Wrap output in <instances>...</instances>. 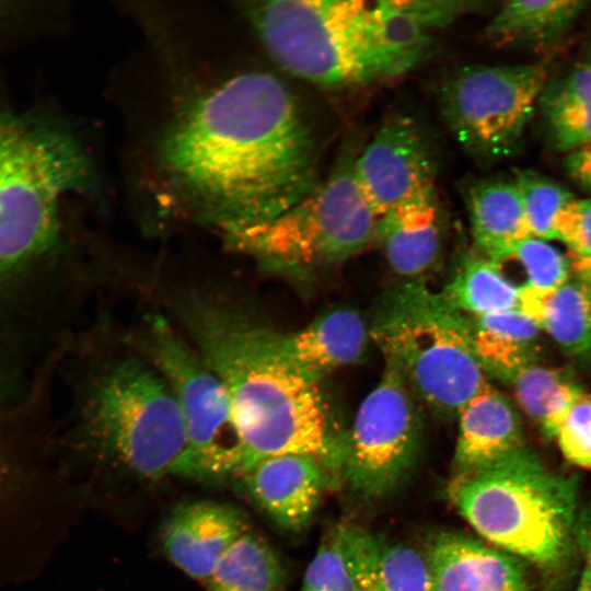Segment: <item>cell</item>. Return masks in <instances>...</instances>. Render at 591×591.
<instances>
[{
  "instance_id": "obj_1",
  "label": "cell",
  "mask_w": 591,
  "mask_h": 591,
  "mask_svg": "<svg viewBox=\"0 0 591 591\" xmlns=\"http://www.w3.org/2000/svg\"><path fill=\"white\" fill-rule=\"evenodd\" d=\"M160 161L169 188L221 231L268 221L321 183L303 107L262 71L231 77L190 103L164 135Z\"/></svg>"
},
{
  "instance_id": "obj_2",
  "label": "cell",
  "mask_w": 591,
  "mask_h": 591,
  "mask_svg": "<svg viewBox=\"0 0 591 591\" xmlns=\"http://www.w3.org/2000/svg\"><path fill=\"white\" fill-rule=\"evenodd\" d=\"M183 318L229 395L245 448L244 473L282 454H310L341 473L346 438L334 427L318 382L281 355L277 332L210 301L188 302Z\"/></svg>"
},
{
  "instance_id": "obj_3",
  "label": "cell",
  "mask_w": 591,
  "mask_h": 591,
  "mask_svg": "<svg viewBox=\"0 0 591 591\" xmlns=\"http://www.w3.org/2000/svg\"><path fill=\"white\" fill-rule=\"evenodd\" d=\"M92 165L66 126L0 109V281L47 254L59 235V206L92 184Z\"/></svg>"
},
{
  "instance_id": "obj_4",
  "label": "cell",
  "mask_w": 591,
  "mask_h": 591,
  "mask_svg": "<svg viewBox=\"0 0 591 591\" xmlns=\"http://www.w3.org/2000/svg\"><path fill=\"white\" fill-rule=\"evenodd\" d=\"M247 15L277 65L320 88L364 86L410 70L382 44L363 1H260Z\"/></svg>"
},
{
  "instance_id": "obj_5",
  "label": "cell",
  "mask_w": 591,
  "mask_h": 591,
  "mask_svg": "<svg viewBox=\"0 0 591 591\" xmlns=\"http://www.w3.org/2000/svg\"><path fill=\"white\" fill-rule=\"evenodd\" d=\"M451 495L471 526L509 553L545 568L570 553L577 483L551 472L524 445L451 485Z\"/></svg>"
},
{
  "instance_id": "obj_6",
  "label": "cell",
  "mask_w": 591,
  "mask_h": 591,
  "mask_svg": "<svg viewBox=\"0 0 591 591\" xmlns=\"http://www.w3.org/2000/svg\"><path fill=\"white\" fill-rule=\"evenodd\" d=\"M370 335L412 392L440 416L457 415L488 383L475 352L470 316L442 292L416 280L386 293Z\"/></svg>"
},
{
  "instance_id": "obj_7",
  "label": "cell",
  "mask_w": 591,
  "mask_h": 591,
  "mask_svg": "<svg viewBox=\"0 0 591 591\" xmlns=\"http://www.w3.org/2000/svg\"><path fill=\"white\" fill-rule=\"evenodd\" d=\"M346 153L301 201L260 223L222 231L228 247L273 271L302 273L344 262L374 242L378 217Z\"/></svg>"
},
{
  "instance_id": "obj_8",
  "label": "cell",
  "mask_w": 591,
  "mask_h": 591,
  "mask_svg": "<svg viewBox=\"0 0 591 591\" xmlns=\"http://www.w3.org/2000/svg\"><path fill=\"white\" fill-rule=\"evenodd\" d=\"M86 403L85 432L100 451L142 478L192 477L183 419L161 374L124 359L97 380Z\"/></svg>"
},
{
  "instance_id": "obj_9",
  "label": "cell",
  "mask_w": 591,
  "mask_h": 591,
  "mask_svg": "<svg viewBox=\"0 0 591 591\" xmlns=\"http://www.w3.org/2000/svg\"><path fill=\"white\" fill-rule=\"evenodd\" d=\"M544 63L471 65L449 72L437 102L461 147L485 163L517 154L546 85Z\"/></svg>"
},
{
  "instance_id": "obj_10",
  "label": "cell",
  "mask_w": 591,
  "mask_h": 591,
  "mask_svg": "<svg viewBox=\"0 0 591 591\" xmlns=\"http://www.w3.org/2000/svg\"><path fill=\"white\" fill-rule=\"evenodd\" d=\"M147 333L153 361L183 419L192 477L241 476L245 448L224 385L163 317L154 316Z\"/></svg>"
},
{
  "instance_id": "obj_11",
  "label": "cell",
  "mask_w": 591,
  "mask_h": 591,
  "mask_svg": "<svg viewBox=\"0 0 591 591\" xmlns=\"http://www.w3.org/2000/svg\"><path fill=\"white\" fill-rule=\"evenodd\" d=\"M414 394L389 360L378 384L361 402L345 440L341 473L364 499H378L409 471L419 448L420 419Z\"/></svg>"
},
{
  "instance_id": "obj_12",
  "label": "cell",
  "mask_w": 591,
  "mask_h": 591,
  "mask_svg": "<svg viewBox=\"0 0 591 591\" xmlns=\"http://www.w3.org/2000/svg\"><path fill=\"white\" fill-rule=\"evenodd\" d=\"M437 172L432 141L407 115L383 123L354 162L358 187L376 217L433 186Z\"/></svg>"
},
{
  "instance_id": "obj_13",
  "label": "cell",
  "mask_w": 591,
  "mask_h": 591,
  "mask_svg": "<svg viewBox=\"0 0 591 591\" xmlns=\"http://www.w3.org/2000/svg\"><path fill=\"white\" fill-rule=\"evenodd\" d=\"M334 473L310 454L264 459L241 477L253 501L281 529L303 530L314 515Z\"/></svg>"
},
{
  "instance_id": "obj_14",
  "label": "cell",
  "mask_w": 591,
  "mask_h": 591,
  "mask_svg": "<svg viewBox=\"0 0 591 591\" xmlns=\"http://www.w3.org/2000/svg\"><path fill=\"white\" fill-rule=\"evenodd\" d=\"M246 531L243 514L215 501L179 506L165 520L161 544L169 560L188 577L207 581L227 549Z\"/></svg>"
},
{
  "instance_id": "obj_15",
  "label": "cell",
  "mask_w": 591,
  "mask_h": 591,
  "mask_svg": "<svg viewBox=\"0 0 591 591\" xmlns=\"http://www.w3.org/2000/svg\"><path fill=\"white\" fill-rule=\"evenodd\" d=\"M459 434L452 461L457 484L523 445L521 422L511 402L487 383L457 413Z\"/></svg>"
},
{
  "instance_id": "obj_16",
  "label": "cell",
  "mask_w": 591,
  "mask_h": 591,
  "mask_svg": "<svg viewBox=\"0 0 591 591\" xmlns=\"http://www.w3.org/2000/svg\"><path fill=\"white\" fill-rule=\"evenodd\" d=\"M443 215L436 185L378 217L374 242L398 275L415 278L434 263L442 240Z\"/></svg>"
},
{
  "instance_id": "obj_17",
  "label": "cell",
  "mask_w": 591,
  "mask_h": 591,
  "mask_svg": "<svg viewBox=\"0 0 591 591\" xmlns=\"http://www.w3.org/2000/svg\"><path fill=\"white\" fill-rule=\"evenodd\" d=\"M433 591H526L521 566L473 538L442 533L427 553Z\"/></svg>"
},
{
  "instance_id": "obj_18",
  "label": "cell",
  "mask_w": 591,
  "mask_h": 591,
  "mask_svg": "<svg viewBox=\"0 0 591 591\" xmlns=\"http://www.w3.org/2000/svg\"><path fill=\"white\" fill-rule=\"evenodd\" d=\"M37 474L0 439V587L31 578Z\"/></svg>"
},
{
  "instance_id": "obj_19",
  "label": "cell",
  "mask_w": 591,
  "mask_h": 591,
  "mask_svg": "<svg viewBox=\"0 0 591 591\" xmlns=\"http://www.w3.org/2000/svg\"><path fill=\"white\" fill-rule=\"evenodd\" d=\"M370 329L352 309H335L302 329L277 333L286 360L305 378L318 382L331 371L358 361L367 350Z\"/></svg>"
},
{
  "instance_id": "obj_20",
  "label": "cell",
  "mask_w": 591,
  "mask_h": 591,
  "mask_svg": "<svg viewBox=\"0 0 591 591\" xmlns=\"http://www.w3.org/2000/svg\"><path fill=\"white\" fill-rule=\"evenodd\" d=\"M379 548L362 528L336 524L322 538L298 591H373Z\"/></svg>"
},
{
  "instance_id": "obj_21",
  "label": "cell",
  "mask_w": 591,
  "mask_h": 591,
  "mask_svg": "<svg viewBox=\"0 0 591 591\" xmlns=\"http://www.w3.org/2000/svg\"><path fill=\"white\" fill-rule=\"evenodd\" d=\"M589 1L512 0L502 3L485 27L496 47L547 51L569 32Z\"/></svg>"
},
{
  "instance_id": "obj_22",
  "label": "cell",
  "mask_w": 591,
  "mask_h": 591,
  "mask_svg": "<svg viewBox=\"0 0 591 591\" xmlns=\"http://www.w3.org/2000/svg\"><path fill=\"white\" fill-rule=\"evenodd\" d=\"M466 205L474 244L501 264L522 241L532 237L514 181L487 178L472 184Z\"/></svg>"
},
{
  "instance_id": "obj_23",
  "label": "cell",
  "mask_w": 591,
  "mask_h": 591,
  "mask_svg": "<svg viewBox=\"0 0 591 591\" xmlns=\"http://www.w3.org/2000/svg\"><path fill=\"white\" fill-rule=\"evenodd\" d=\"M520 310L570 354L591 349V294L576 281L520 287Z\"/></svg>"
},
{
  "instance_id": "obj_24",
  "label": "cell",
  "mask_w": 591,
  "mask_h": 591,
  "mask_svg": "<svg viewBox=\"0 0 591 591\" xmlns=\"http://www.w3.org/2000/svg\"><path fill=\"white\" fill-rule=\"evenodd\" d=\"M470 323L485 373L509 381L519 370L536 362L541 329L521 310L470 316Z\"/></svg>"
},
{
  "instance_id": "obj_25",
  "label": "cell",
  "mask_w": 591,
  "mask_h": 591,
  "mask_svg": "<svg viewBox=\"0 0 591 591\" xmlns=\"http://www.w3.org/2000/svg\"><path fill=\"white\" fill-rule=\"evenodd\" d=\"M442 294L468 316H483L520 310V287L501 264L484 256L466 257Z\"/></svg>"
},
{
  "instance_id": "obj_26",
  "label": "cell",
  "mask_w": 591,
  "mask_h": 591,
  "mask_svg": "<svg viewBox=\"0 0 591 591\" xmlns=\"http://www.w3.org/2000/svg\"><path fill=\"white\" fill-rule=\"evenodd\" d=\"M283 580L275 551L248 530L227 549L206 582L209 591H283Z\"/></svg>"
},
{
  "instance_id": "obj_27",
  "label": "cell",
  "mask_w": 591,
  "mask_h": 591,
  "mask_svg": "<svg viewBox=\"0 0 591 591\" xmlns=\"http://www.w3.org/2000/svg\"><path fill=\"white\" fill-rule=\"evenodd\" d=\"M508 382L520 407L547 438L555 437L583 391L564 371L536 362L519 370Z\"/></svg>"
},
{
  "instance_id": "obj_28",
  "label": "cell",
  "mask_w": 591,
  "mask_h": 591,
  "mask_svg": "<svg viewBox=\"0 0 591 591\" xmlns=\"http://www.w3.org/2000/svg\"><path fill=\"white\" fill-rule=\"evenodd\" d=\"M371 15L382 44L410 70L432 53L434 39L431 33L417 22L399 0L374 3Z\"/></svg>"
},
{
  "instance_id": "obj_29",
  "label": "cell",
  "mask_w": 591,
  "mask_h": 591,
  "mask_svg": "<svg viewBox=\"0 0 591 591\" xmlns=\"http://www.w3.org/2000/svg\"><path fill=\"white\" fill-rule=\"evenodd\" d=\"M513 181L521 196L531 236L543 241L555 240L554 220L575 196L560 184L531 170L518 171Z\"/></svg>"
},
{
  "instance_id": "obj_30",
  "label": "cell",
  "mask_w": 591,
  "mask_h": 591,
  "mask_svg": "<svg viewBox=\"0 0 591 591\" xmlns=\"http://www.w3.org/2000/svg\"><path fill=\"white\" fill-rule=\"evenodd\" d=\"M373 591H433L427 556L408 545L380 542Z\"/></svg>"
},
{
  "instance_id": "obj_31",
  "label": "cell",
  "mask_w": 591,
  "mask_h": 591,
  "mask_svg": "<svg viewBox=\"0 0 591 591\" xmlns=\"http://www.w3.org/2000/svg\"><path fill=\"white\" fill-rule=\"evenodd\" d=\"M515 262L524 275V285L554 288L569 281L568 257L547 241L529 237L518 244L505 262ZM522 287V286H521Z\"/></svg>"
},
{
  "instance_id": "obj_32",
  "label": "cell",
  "mask_w": 591,
  "mask_h": 591,
  "mask_svg": "<svg viewBox=\"0 0 591 591\" xmlns=\"http://www.w3.org/2000/svg\"><path fill=\"white\" fill-rule=\"evenodd\" d=\"M554 438L570 463L591 471V393L578 395Z\"/></svg>"
},
{
  "instance_id": "obj_33",
  "label": "cell",
  "mask_w": 591,
  "mask_h": 591,
  "mask_svg": "<svg viewBox=\"0 0 591 591\" xmlns=\"http://www.w3.org/2000/svg\"><path fill=\"white\" fill-rule=\"evenodd\" d=\"M591 102V63L575 67L544 88L538 105L544 118Z\"/></svg>"
},
{
  "instance_id": "obj_34",
  "label": "cell",
  "mask_w": 591,
  "mask_h": 591,
  "mask_svg": "<svg viewBox=\"0 0 591 591\" xmlns=\"http://www.w3.org/2000/svg\"><path fill=\"white\" fill-rule=\"evenodd\" d=\"M553 230L570 254L591 255V199L570 200L557 213Z\"/></svg>"
},
{
  "instance_id": "obj_35",
  "label": "cell",
  "mask_w": 591,
  "mask_h": 591,
  "mask_svg": "<svg viewBox=\"0 0 591 591\" xmlns=\"http://www.w3.org/2000/svg\"><path fill=\"white\" fill-rule=\"evenodd\" d=\"M548 140L558 151H571L591 142V102L545 118Z\"/></svg>"
},
{
  "instance_id": "obj_36",
  "label": "cell",
  "mask_w": 591,
  "mask_h": 591,
  "mask_svg": "<svg viewBox=\"0 0 591 591\" xmlns=\"http://www.w3.org/2000/svg\"><path fill=\"white\" fill-rule=\"evenodd\" d=\"M401 4L428 32L443 28L459 18L478 11L479 1L472 0H399Z\"/></svg>"
},
{
  "instance_id": "obj_37",
  "label": "cell",
  "mask_w": 591,
  "mask_h": 591,
  "mask_svg": "<svg viewBox=\"0 0 591 591\" xmlns=\"http://www.w3.org/2000/svg\"><path fill=\"white\" fill-rule=\"evenodd\" d=\"M565 170L572 181L591 193V142L567 153Z\"/></svg>"
},
{
  "instance_id": "obj_38",
  "label": "cell",
  "mask_w": 591,
  "mask_h": 591,
  "mask_svg": "<svg viewBox=\"0 0 591 591\" xmlns=\"http://www.w3.org/2000/svg\"><path fill=\"white\" fill-rule=\"evenodd\" d=\"M573 541L577 543L587 565L591 566V503L577 514L573 526Z\"/></svg>"
},
{
  "instance_id": "obj_39",
  "label": "cell",
  "mask_w": 591,
  "mask_h": 591,
  "mask_svg": "<svg viewBox=\"0 0 591 591\" xmlns=\"http://www.w3.org/2000/svg\"><path fill=\"white\" fill-rule=\"evenodd\" d=\"M570 275L591 294V255H568Z\"/></svg>"
},
{
  "instance_id": "obj_40",
  "label": "cell",
  "mask_w": 591,
  "mask_h": 591,
  "mask_svg": "<svg viewBox=\"0 0 591 591\" xmlns=\"http://www.w3.org/2000/svg\"><path fill=\"white\" fill-rule=\"evenodd\" d=\"M575 591H591V566L586 565Z\"/></svg>"
},
{
  "instance_id": "obj_41",
  "label": "cell",
  "mask_w": 591,
  "mask_h": 591,
  "mask_svg": "<svg viewBox=\"0 0 591 591\" xmlns=\"http://www.w3.org/2000/svg\"><path fill=\"white\" fill-rule=\"evenodd\" d=\"M5 4L3 2H0V18L5 13Z\"/></svg>"
},
{
  "instance_id": "obj_42",
  "label": "cell",
  "mask_w": 591,
  "mask_h": 591,
  "mask_svg": "<svg viewBox=\"0 0 591 591\" xmlns=\"http://www.w3.org/2000/svg\"><path fill=\"white\" fill-rule=\"evenodd\" d=\"M589 62L591 63V56H590V61Z\"/></svg>"
}]
</instances>
